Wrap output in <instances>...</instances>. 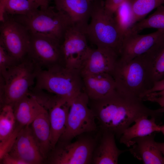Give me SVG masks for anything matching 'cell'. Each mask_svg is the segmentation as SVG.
<instances>
[{"label":"cell","instance_id":"cell-29","mask_svg":"<svg viewBox=\"0 0 164 164\" xmlns=\"http://www.w3.org/2000/svg\"><path fill=\"white\" fill-rule=\"evenodd\" d=\"M19 61L11 55L0 45V75H3L8 70Z\"/></svg>","mask_w":164,"mask_h":164},{"label":"cell","instance_id":"cell-2","mask_svg":"<svg viewBox=\"0 0 164 164\" xmlns=\"http://www.w3.org/2000/svg\"><path fill=\"white\" fill-rule=\"evenodd\" d=\"M111 75L118 91L143 101L154 84L145 53L127 62L119 58Z\"/></svg>","mask_w":164,"mask_h":164},{"label":"cell","instance_id":"cell-30","mask_svg":"<svg viewBox=\"0 0 164 164\" xmlns=\"http://www.w3.org/2000/svg\"><path fill=\"white\" fill-rule=\"evenodd\" d=\"M0 160L1 163L2 164H26L23 161L8 153L5 154Z\"/></svg>","mask_w":164,"mask_h":164},{"label":"cell","instance_id":"cell-10","mask_svg":"<svg viewBox=\"0 0 164 164\" xmlns=\"http://www.w3.org/2000/svg\"><path fill=\"white\" fill-rule=\"evenodd\" d=\"M36 97L48 112L52 149L65 130L71 101L43 91L38 93Z\"/></svg>","mask_w":164,"mask_h":164},{"label":"cell","instance_id":"cell-13","mask_svg":"<svg viewBox=\"0 0 164 164\" xmlns=\"http://www.w3.org/2000/svg\"><path fill=\"white\" fill-rule=\"evenodd\" d=\"M164 37V30L139 35L131 32L124 37L119 59L128 61L147 52Z\"/></svg>","mask_w":164,"mask_h":164},{"label":"cell","instance_id":"cell-39","mask_svg":"<svg viewBox=\"0 0 164 164\" xmlns=\"http://www.w3.org/2000/svg\"><path fill=\"white\" fill-rule=\"evenodd\" d=\"M48 1L50 2L52 0H48Z\"/></svg>","mask_w":164,"mask_h":164},{"label":"cell","instance_id":"cell-19","mask_svg":"<svg viewBox=\"0 0 164 164\" xmlns=\"http://www.w3.org/2000/svg\"><path fill=\"white\" fill-rule=\"evenodd\" d=\"M30 126L40 153L45 160L47 158L52 147L49 113L42 105Z\"/></svg>","mask_w":164,"mask_h":164},{"label":"cell","instance_id":"cell-25","mask_svg":"<svg viewBox=\"0 0 164 164\" xmlns=\"http://www.w3.org/2000/svg\"><path fill=\"white\" fill-rule=\"evenodd\" d=\"M114 14L115 21L124 37L130 33L136 23L130 0H126L122 3Z\"/></svg>","mask_w":164,"mask_h":164},{"label":"cell","instance_id":"cell-23","mask_svg":"<svg viewBox=\"0 0 164 164\" xmlns=\"http://www.w3.org/2000/svg\"><path fill=\"white\" fill-rule=\"evenodd\" d=\"M145 53L154 83L164 78V37Z\"/></svg>","mask_w":164,"mask_h":164},{"label":"cell","instance_id":"cell-34","mask_svg":"<svg viewBox=\"0 0 164 164\" xmlns=\"http://www.w3.org/2000/svg\"><path fill=\"white\" fill-rule=\"evenodd\" d=\"M37 4L40 8L47 7L49 6L50 2L48 0H29Z\"/></svg>","mask_w":164,"mask_h":164},{"label":"cell","instance_id":"cell-16","mask_svg":"<svg viewBox=\"0 0 164 164\" xmlns=\"http://www.w3.org/2000/svg\"><path fill=\"white\" fill-rule=\"evenodd\" d=\"M155 133L132 140L130 153L145 164H164L163 156L154 140Z\"/></svg>","mask_w":164,"mask_h":164},{"label":"cell","instance_id":"cell-22","mask_svg":"<svg viewBox=\"0 0 164 164\" xmlns=\"http://www.w3.org/2000/svg\"><path fill=\"white\" fill-rule=\"evenodd\" d=\"M155 118L143 116L137 119L132 126L125 129L120 138V142L130 147L132 139L160 132V126L156 123Z\"/></svg>","mask_w":164,"mask_h":164},{"label":"cell","instance_id":"cell-8","mask_svg":"<svg viewBox=\"0 0 164 164\" xmlns=\"http://www.w3.org/2000/svg\"><path fill=\"white\" fill-rule=\"evenodd\" d=\"M96 145V139L90 136L81 137L72 142L59 140L50 152L48 162L52 164L92 163Z\"/></svg>","mask_w":164,"mask_h":164},{"label":"cell","instance_id":"cell-1","mask_svg":"<svg viewBox=\"0 0 164 164\" xmlns=\"http://www.w3.org/2000/svg\"><path fill=\"white\" fill-rule=\"evenodd\" d=\"M143 101L123 94L116 89L103 98L89 99L88 104L101 131L111 132L120 138L124 131L138 118L146 116L156 118L164 113V108L152 109L146 106Z\"/></svg>","mask_w":164,"mask_h":164},{"label":"cell","instance_id":"cell-12","mask_svg":"<svg viewBox=\"0 0 164 164\" xmlns=\"http://www.w3.org/2000/svg\"><path fill=\"white\" fill-rule=\"evenodd\" d=\"M62 43L47 36L30 34L26 56L41 69H47L57 64L63 65Z\"/></svg>","mask_w":164,"mask_h":164},{"label":"cell","instance_id":"cell-38","mask_svg":"<svg viewBox=\"0 0 164 164\" xmlns=\"http://www.w3.org/2000/svg\"><path fill=\"white\" fill-rule=\"evenodd\" d=\"M89 0L91 2H92L95 1L99 0Z\"/></svg>","mask_w":164,"mask_h":164},{"label":"cell","instance_id":"cell-11","mask_svg":"<svg viewBox=\"0 0 164 164\" xmlns=\"http://www.w3.org/2000/svg\"><path fill=\"white\" fill-rule=\"evenodd\" d=\"M30 34L12 17L5 15L0 26V45L18 61L27 56Z\"/></svg>","mask_w":164,"mask_h":164},{"label":"cell","instance_id":"cell-27","mask_svg":"<svg viewBox=\"0 0 164 164\" xmlns=\"http://www.w3.org/2000/svg\"><path fill=\"white\" fill-rule=\"evenodd\" d=\"M147 28L164 30V6L162 5L157 7L155 11L147 18L135 23L131 32L138 33Z\"/></svg>","mask_w":164,"mask_h":164},{"label":"cell","instance_id":"cell-32","mask_svg":"<svg viewBox=\"0 0 164 164\" xmlns=\"http://www.w3.org/2000/svg\"><path fill=\"white\" fill-rule=\"evenodd\" d=\"M164 89V78L154 83L153 86L147 92L146 95L151 93L159 91Z\"/></svg>","mask_w":164,"mask_h":164},{"label":"cell","instance_id":"cell-5","mask_svg":"<svg viewBox=\"0 0 164 164\" xmlns=\"http://www.w3.org/2000/svg\"><path fill=\"white\" fill-rule=\"evenodd\" d=\"M33 87L71 101L84 91L80 72L68 68L61 64L40 69Z\"/></svg>","mask_w":164,"mask_h":164},{"label":"cell","instance_id":"cell-6","mask_svg":"<svg viewBox=\"0 0 164 164\" xmlns=\"http://www.w3.org/2000/svg\"><path fill=\"white\" fill-rule=\"evenodd\" d=\"M30 34L47 36L62 42L67 29L73 24L69 17L54 7L39 8L26 15L10 16Z\"/></svg>","mask_w":164,"mask_h":164},{"label":"cell","instance_id":"cell-36","mask_svg":"<svg viewBox=\"0 0 164 164\" xmlns=\"http://www.w3.org/2000/svg\"><path fill=\"white\" fill-rule=\"evenodd\" d=\"M157 145L163 155V157L164 161V142L160 143L156 142Z\"/></svg>","mask_w":164,"mask_h":164},{"label":"cell","instance_id":"cell-18","mask_svg":"<svg viewBox=\"0 0 164 164\" xmlns=\"http://www.w3.org/2000/svg\"><path fill=\"white\" fill-rule=\"evenodd\" d=\"M55 7L63 12L73 24L86 27L93 5L89 0H53Z\"/></svg>","mask_w":164,"mask_h":164},{"label":"cell","instance_id":"cell-17","mask_svg":"<svg viewBox=\"0 0 164 164\" xmlns=\"http://www.w3.org/2000/svg\"><path fill=\"white\" fill-rule=\"evenodd\" d=\"M81 75L84 91L89 99L96 100L103 98L116 90L114 80L110 73H85Z\"/></svg>","mask_w":164,"mask_h":164},{"label":"cell","instance_id":"cell-21","mask_svg":"<svg viewBox=\"0 0 164 164\" xmlns=\"http://www.w3.org/2000/svg\"><path fill=\"white\" fill-rule=\"evenodd\" d=\"M12 107L16 124L23 127L30 125L42 105L29 91Z\"/></svg>","mask_w":164,"mask_h":164},{"label":"cell","instance_id":"cell-33","mask_svg":"<svg viewBox=\"0 0 164 164\" xmlns=\"http://www.w3.org/2000/svg\"><path fill=\"white\" fill-rule=\"evenodd\" d=\"M143 101H149L156 103L162 108H164V96L145 97L144 98Z\"/></svg>","mask_w":164,"mask_h":164},{"label":"cell","instance_id":"cell-31","mask_svg":"<svg viewBox=\"0 0 164 164\" xmlns=\"http://www.w3.org/2000/svg\"><path fill=\"white\" fill-rule=\"evenodd\" d=\"M126 0H104V7L106 10L113 14L118 6Z\"/></svg>","mask_w":164,"mask_h":164},{"label":"cell","instance_id":"cell-15","mask_svg":"<svg viewBox=\"0 0 164 164\" xmlns=\"http://www.w3.org/2000/svg\"><path fill=\"white\" fill-rule=\"evenodd\" d=\"M119 55L107 48H91L80 70L81 74L107 73L112 74Z\"/></svg>","mask_w":164,"mask_h":164},{"label":"cell","instance_id":"cell-24","mask_svg":"<svg viewBox=\"0 0 164 164\" xmlns=\"http://www.w3.org/2000/svg\"><path fill=\"white\" fill-rule=\"evenodd\" d=\"M39 8L37 4L29 0H5L0 11V19H3L5 15H27Z\"/></svg>","mask_w":164,"mask_h":164},{"label":"cell","instance_id":"cell-28","mask_svg":"<svg viewBox=\"0 0 164 164\" xmlns=\"http://www.w3.org/2000/svg\"><path fill=\"white\" fill-rule=\"evenodd\" d=\"M130 2L136 23L164 4V0H130Z\"/></svg>","mask_w":164,"mask_h":164},{"label":"cell","instance_id":"cell-14","mask_svg":"<svg viewBox=\"0 0 164 164\" xmlns=\"http://www.w3.org/2000/svg\"><path fill=\"white\" fill-rule=\"evenodd\" d=\"M24 161L26 164H39L45 160L33 136L30 125L19 131L7 152Z\"/></svg>","mask_w":164,"mask_h":164},{"label":"cell","instance_id":"cell-4","mask_svg":"<svg viewBox=\"0 0 164 164\" xmlns=\"http://www.w3.org/2000/svg\"><path fill=\"white\" fill-rule=\"evenodd\" d=\"M40 69L26 56L0 75L1 107L6 104L13 106L27 95Z\"/></svg>","mask_w":164,"mask_h":164},{"label":"cell","instance_id":"cell-9","mask_svg":"<svg viewBox=\"0 0 164 164\" xmlns=\"http://www.w3.org/2000/svg\"><path fill=\"white\" fill-rule=\"evenodd\" d=\"M86 28L73 24L67 30L61 44L63 65L80 71L91 49L87 43Z\"/></svg>","mask_w":164,"mask_h":164},{"label":"cell","instance_id":"cell-26","mask_svg":"<svg viewBox=\"0 0 164 164\" xmlns=\"http://www.w3.org/2000/svg\"><path fill=\"white\" fill-rule=\"evenodd\" d=\"M16 127L13 107L9 104L2 107L0 113V143L9 138L14 132Z\"/></svg>","mask_w":164,"mask_h":164},{"label":"cell","instance_id":"cell-20","mask_svg":"<svg viewBox=\"0 0 164 164\" xmlns=\"http://www.w3.org/2000/svg\"><path fill=\"white\" fill-rule=\"evenodd\" d=\"M99 144L94 151L92 163L94 164H117L119 156L126 150L117 147L114 134L107 131H102Z\"/></svg>","mask_w":164,"mask_h":164},{"label":"cell","instance_id":"cell-37","mask_svg":"<svg viewBox=\"0 0 164 164\" xmlns=\"http://www.w3.org/2000/svg\"><path fill=\"white\" fill-rule=\"evenodd\" d=\"M160 132H162L164 134V125L162 126H160Z\"/></svg>","mask_w":164,"mask_h":164},{"label":"cell","instance_id":"cell-35","mask_svg":"<svg viewBox=\"0 0 164 164\" xmlns=\"http://www.w3.org/2000/svg\"><path fill=\"white\" fill-rule=\"evenodd\" d=\"M164 96V89L162 90L149 93L146 94L144 98L145 97Z\"/></svg>","mask_w":164,"mask_h":164},{"label":"cell","instance_id":"cell-7","mask_svg":"<svg viewBox=\"0 0 164 164\" xmlns=\"http://www.w3.org/2000/svg\"><path fill=\"white\" fill-rule=\"evenodd\" d=\"M89 97L84 91L72 100L66 128L59 141H71L77 136L97 130L96 118L89 107Z\"/></svg>","mask_w":164,"mask_h":164},{"label":"cell","instance_id":"cell-3","mask_svg":"<svg viewBox=\"0 0 164 164\" xmlns=\"http://www.w3.org/2000/svg\"><path fill=\"white\" fill-rule=\"evenodd\" d=\"M90 19L85 30L87 39L97 47L111 49L120 56L124 36L114 14L105 9L104 0L93 2Z\"/></svg>","mask_w":164,"mask_h":164}]
</instances>
